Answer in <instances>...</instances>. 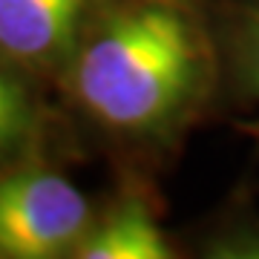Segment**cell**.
Here are the masks:
<instances>
[{"instance_id": "8992f818", "label": "cell", "mask_w": 259, "mask_h": 259, "mask_svg": "<svg viewBox=\"0 0 259 259\" xmlns=\"http://www.w3.org/2000/svg\"><path fill=\"white\" fill-rule=\"evenodd\" d=\"M236 64L245 87L259 95V6H248L236 29Z\"/></svg>"}, {"instance_id": "3957f363", "label": "cell", "mask_w": 259, "mask_h": 259, "mask_svg": "<svg viewBox=\"0 0 259 259\" xmlns=\"http://www.w3.org/2000/svg\"><path fill=\"white\" fill-rule=\"evenodd\" d=\"M110 0H0V58L23 69L64 66Z\"/></svg>"}, {"instance_id": "6da1fadb", "label": "cell", "mask_w": 259, "mask_h": 259, "mask_svg": "<svg viewBox=\"0 0 259 259\" xmlns=\"http://www.w3.org/2000/svg\"><path fill=\"white\" fill-rule=\"evenodd\" d=\"M64 69L93 121L121 136H153L199 101L210 44L190 0H124L93 20Z\"/></svg>"}, {"instance_id": "277c9868", "label": "cell", "mask_w": 259, "mask_h": 259, "mask_svg": "<svg viewBox=\"0 0 259 259\" xmlns=\"http://www.w3.org/2000/svg\"><path fill=\"white\" fill-rule=\"evenodd\" d=\"M81 259H167L173 256L161 225L141 199L112 207L78 245Z\"/></svg>"}, {"instance_id": "5b68a950", "label": "cell", "mask_w": 259, "mask_h": 259, "mask_svg": "<svg viewBox=\"0 0 259 259\" xmlns=\"http://www.w3.org/2000/svg\"><path fill=\"white\" fill-rule=\"evenodd\" d=\"M32 121H35V107L23 81L6 64H0V153L26 139Z\"/></svg>"}, {"instance_id": "7a4b0ae2", "label": "cell", "mask_w": 259, "mask_h": 259, "mask_svg": "<svg viewBox=\"0 0 259 259\" xmlns=\"http://www.w3.org/2000/svg\"><path fill=\"white\" fill-rule=\"evenodd\" d=\"M90 231V199L66 176L47 167H20L0 176V256L75 253Z\"/></svg>"}, {"instance_id": "52a82bcc", "label": "cell", "mask_w": 259, "mask_h": 259, "mask_svg": "<svg viewBox=\"0 0 259 259\" xmlns=\"http://www.w3.org/2000/svg\"><path fill=\"white\" fill-rule=\"evenodd\" d=\"M250 6H259V0H250Z\"/></svg>"}]
</instances>
